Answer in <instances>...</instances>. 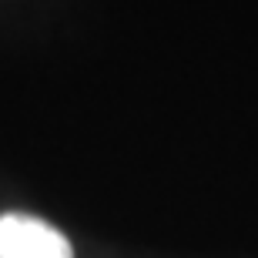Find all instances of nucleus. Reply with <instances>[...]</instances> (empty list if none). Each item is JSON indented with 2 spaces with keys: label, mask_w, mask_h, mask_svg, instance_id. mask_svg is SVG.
<instances>
[{
  "label": "nucleus",
  "mask_w": 258,
  "mask_h": 258,
  "mask_svg": "<svg viewBox=\"0 0 258 258\" xmlns=\"http://www.w3.org/2000/svg\"><path fill=\"white\" fill-rule=\"evenodd\" d=\"M0 258H74V251L54 225L10 211L0 215Z\"/></svg>",
  "instance_id": "1"
}]
</instances>
